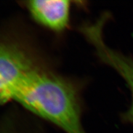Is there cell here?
Masks as SVG:
<instances>
[{"label": "cell", "mask_w": 133, "mask_h": 133, "mask_svg": "<svg viewBox=\"0 0 133 133\" xmlns=\"http://www.w3.org/2000/svg\"><path fill=\"white\" fill-rule=\"evenodd\" d=\"M14 101L65 133H86L81 123L78 94L64 78L37 68L22 83Z\"/></svg>", "instance_id": "1"}, {"label": "cell", "mask_w": 133, "mask_h": 133, "mask_svg": "<svg viewBox=\"0 0 133 133\" xmlns=\"http://www.w3.org/2000/svg\"><path fill=\"white\" fill-rule=\"evenodd\" d=\"M107 16L104 15L94 24L84 25L80 30L86 39L94 46L100 59L115 70L128 84L132 102L124 118L128 121L133 123V61L110 48L105 43L103 29Z\"/></svg>", "instance_id": "3"}, {"label": "cell", "mask_w": 133, "mask_h": 133, "mask_svg": "<svg viewBox=\"0 0 133 133\" xmlns=\"http://www.w3.org/2000/svg\"><path fill=\"white\" fill-rule=\"evenodd\" d=\"M0 133H26L20 128L12 119H6L0 123Z\"/></svg>", "instance_id": "5"}, {"label": "cell", "mask_w": 133, "mask_h": 133, "mask_svg": "<svg viewBox=\"0 0 133 133\" xmlns=\"http://www.w3.org/2000/svg\"><path fill=\"white\" fill-rule=\"evenodd\" d=\"M35 21L56 32L65 30L70 19V2L65 0H33L26 4Z\"/></svg>", "instance_id": "4"}, {"label": "cell", "mask_w": 133, "mask_h": 133, "mask_svg": "<svg viewBox=\"0 0 133 133\" xmlns=\"http://www.w3.org/2000/svg\"><path fill=\"white\" fill-rule=\"evenodd\" d=\"M22 48L0 41V104L14 101L26 76L38 66Z\"/></svg>", "instance_id": "2"}]
</instances>
